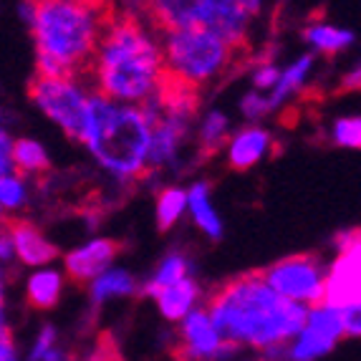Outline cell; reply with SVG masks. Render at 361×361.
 Listing matches in <instances>:
<instances>
[{
    "instance_id": "cell-1",
    "label": "cell",
    "mask_w": 361,
    "mask_h": 361,
    "mask_svg": "<svg viewBox=\"0 0 361 361\" xmlns=\"http://www.w3.org/2000/svg\"><path fill=\"white\" fill-rule=\"evenodd\" d=\"M220 338L235 349L260 351L268 361L286 359L288 341L306 324L308 308L268 288L260 271L235 276L210 290L202 306Z\"/></svg>"
},
{
    "instance_id": "cell-2",
    "label": "cell",
    "mask_w": 361,
    "mask_h": 361,
    "mask_svg": "<svg viewBox=\"0 0 361 361\" xmlns=\"http://www.w3.org/2000/svg\"><path fill=\"white\" fill-rule=\"evenodd\" d=\"M86 81L111 102L134 106L152 102L164 84L159 36L145 18L114 11L91 59Z\"/></svg>"
},
{
    "instance_id": "cell-3",
    "label": "cell",
    "mask_w": 361,
    "mask_h": 361,
    "mask_svg": "<svg viewBox=\"0 0 361 361\" xmlns=\"http://www.w3.org/2000/svg\"><path fill=\"white\" fill-rule=\"evenodd\" d=\"M114 0H33L28 23L38 76L86 78Z\"/></svg>"
},
{
    "instance_id": "cell-4",
    "label": "cell",
    "mask_w": 361,
    "mask_h": 361,
    "mask_svg": "<svg viewBox=\"0 0 361 361\" xmlns=\"http://www.w3.org/2000/svg\"><path fill=\"white\" fill-rule=\"evenodd\" d=\"M152 124L142 106L119 104L91 89L89 121L81 145L102 172L116 182H139L149 177Z\"/></svg>"
},
{
    "instance_id": "cell-5",
    "label": "cell",
    "mask_w": 361,
    "mask_h": 361,
    "mask_svg": "<svg viewBox=\"0 0 361 361\" xmlns=\"http://www.w3.org/2000/svg\"><path fill=\"white\" fill-rule=\"evenodd\" d=\"M164 78L190 91H202L223 78L245 51L210 28H182L159 33Z\"/></svg>"
},
{
    "instance_id": "cell-6",
    "label": "cell",
    "mask_w": 361,
    "mask_h": 361,
    "mask_svg": "<svg viewBox=\"0 0 361 361\" xmlns=\"http://www.w3.org/2000/svg\"><path fill=\"white\" fill-rule=\"evenodd\" d=\"M157 36L167 30L210 28L247 51L255 18L233 0H145V16Z\"/></svg>"
},
{
    "instance_id": "cell-7",
    "label": "cell",
    "mask_w": 361,
    "mask_h": 361,
    "mask_svg": "<svg viewBox=\"0 0 361 361\" xmlns=\"http://www.w3.org/2000/svg\"><path fill=\"white\" fill-rule=\"evenodd\" d=\"M28 99L54 127L61 129V134L81 145L91 104V86L86 78L33 73L28 81Z\"/></svg>"
},
{
    "instance_id": "cell-8",
    "label": "cell",
    "mask_w": 361,
    "mask_h": 361,
    "mask_svg": "<svg viewBox=\"0 0 361 361\" xmlns=\"http://www.w3.org/2000/svg\"><path fill=\"white\" fill-rule=\"evenodd\" d=\"M326 268H329V263L321 255L298 253V255H288V258H281L268 265V268H263L260 278L281 298L311 308L324 303Z\"/></svg>"
},
{
    "instance_id": "cell-9",
    "label": "cell",
    "mask_w": 361,
    "mask_h": 361,
    "mask_svg": "<svg viewBox=\"0 0 361 361\" xmlns=\"http://www.w3.org/2000/svg\"><path fill=\"white\" fill-rule=\"evenodd\" d=\"M334 260L326 268L324 303L336 308L361 306V235L356 228L334 238Z\"/></svg>"
},
{
    "instance_id": "cell-10",
    "label": "cell",
    "mask_w": 361,
    "mask_h": 361,
    "mask_svg": "<svg viewBox=\"0 0 361 361\" xmlns=\"http://www.w3.org/2000/svg\"><path fill=\"white\" fill-rule=\"evenodd\" d=\"M343 338L341 316L336 308L319 303L306 313V324L288 343L286 361H316L326 356Z\"/></svg>"
},
{
    "instance_id": "cell-11",
    "label": "cell",
    "mask_w": 361,
    "mask_h": 361,
    "mask_svg": "<svg viewBox=\"0 0 361 361\" xmlns=\"http://www.w3.org/2000/svg\"><path fill=\"white\" fill-rule=\"evenodd\" d=\"M235 346L220 338L210 316L202 306L192 308L180 321V349L177 361H220L235 354Z\"/></svg>"
},
{
    "instance_id": "cell-12",
    "label": "cell",
    "mask_w": 361,
    "mask_h": 361,
    "mask_svg": "<svg viewBox=\"0 0 361 361\" xmlns=\"http://www.w3.org/2000/svg\"><path fill=\"white\" fill-rule=\"evenodd\" d=\"M121 253H124V245L119 240L97 235V238L81 243V245H76L73 250H68L63 255V268H66L63 276L78 286L91 283L106 268H111Z\"/></svg>"
},
{
    "instance_id": "cell-13",
    "label": "cell",
    "mask_w": 361,
    "mask_h": 361,
    "mask_svg": "<svg viewBox=\"0 0 361 361\" xmlns=\"http://www.w3.org/2000/svg\"><path fill=\"white\" fill-rule=\"evenodd\" d=\"M6 225L13 243V258L18 263L28 265V268H46L61 255L59 247L28 217H11Z\"/></svg>"
},
{
    "instance_id": "cell-14",
    "label": "cell",
    "mask_w": 361,
    "mask_h": 361,
    "mask_svg": "<svg viewBox=\"0 0 361 361\" xmlns=\"http://www.w3.org/2000/svg\"><path fill=\"white\" fill-rule=\"evenodd\" d=\"M273 142H276V137L271 129L260 127V124H245L238 132H230L223 149L225 162L235 172H247L271 154Z\"/></svg>"
},
{
    "instance_id": "cell-15",
    "label": "cell",
    "mask_w": 361,
    "mask_h": 361,
    "mask_svg": "<svg viewBox=\"0 0 361 361\" xmlns=\"http://www.w3.org/2000/svg\"><path fill=\"white\" fill-rule=\"evenodd\" d=\"M187 192V212L192 217L195 228L205 235L207 240L217 243L223 240L225 225L223 217L217 212L215 202H212V187L205 180H195L190 187H185Z\"/></svg>"
},
{
    "instance_id": "cell-16",
    "label": "cell",
    "mask_w": 361,
    "mask_h": 361,
    "mask_svg": "<svg viewBox=\"0 0 361 361\" xmlns=\"http://www.w3.org/2000/svg\"><path fill=\"white\" fill-rule=\"evenodd\" d=\"M316 61H319V56L308 51V54H301L295 61H290L286 68H281V76H278L276 86L265 94L271 114H276V111H281L283 106H288L290 99L306 89L308 78H311L313 68H316Z\"/></svg>"
},
{
    "instance_id": "cell-17",
    "label": "cell",
    "mask_w": 361,
    "mask_h": 361,
    "mask_svg": "<svg viewBox=\"0 0 361 361\" xmlns=\"http://www.w3.org/2000/svg\"><path fill=\"white\" fill-rule=\"evenodd\" d=\"M149 298L157 303V308H159V313H162L164 319L180 324L187 313L192 311V308H197L200 298H202V286L197 283V278L190 276L172 286H164V288L154 290Z\"/></svg>"
},
{
    "instance_id": "cell-18",
    "label": "cell",
    "mask_w": 361,
    "mask_h": 361,
    "mask_svg": "<svg viewBox=\"0 0 361 361\" xmlns=\"http://www.w3.org/2000/svg\"><path fill=\"white\" fill-rule=\"evenodd\" d=\"M301 38L308 43L311 54L334 59V56L343 54V51H349L354 46L356 33L351 28H341V25L329 23V20H311L301 30Z\"/></svg>"
},
{
    "instance_id": "cell-19",
    "label": "cell",
    "mask_w": 361,
    "mask_h": 361,
    "mask_svg": "<svg viewBox=\"0 0 361 361\" xmlns=\"http://www.w3.org/2000/svg\"><path fill=\"white\" fill-rule=\"evenodd\" d=\"M66 286V276L59 268H33V273L25 281V303L33 311H51L59 306L61 293Z\"/></svg>"
},
{
    "instance_id": "cell-20",
    "label": "cell",
    "mask_w": 361,
    "mask_h": 361,
    "mask_svg": "<svg viewBox=\"0 0 361 361\" xmlns=\"http://www.w3.org/2000/svg\"><path fill=\"white\" fill-rule=\"evenodd\" d=\"M11 159L13 172L25 180H46V175L51 172L49 149L33 137H13Z\"/></svg>"
},
{
    "instance_id": "cell-21",
    "label": "cell",
    "mask_w": 361,
    "mask_h": 361,
    "mask_svg": "<svg viewBox=\"0 0 361 361\" xmlns=\"http://www.w3.org/2000/svg\"><path fill=\"white\" fill-rule=\"evenodd\" d=\"M230 137V116L220 109H207L195 127V147L200 159H210L225 149Z\"/></svg>"
},
{
    "instance_id": "cell-22",
    "label": "cell",
    "mask_w": 361,
    "mask_h": 361,
    "mask_svg": "<svg viewBox=\"0 0 361 361\" xmlns=\"http://www.w3.org/2000/svg\"><path fill=\"white\" fill-rule=\"evenodd\" d=\"M139 281L127 271V268H106L102 276H97L89 283V298L94 306L111 301V298H127V295H137Z\"/></svg>"
},
{
    "instance_id": "cell-23",
    "label": "cell",
    "mask_w": 361,
    "mask_h": 361,
    "mask_svg": "<svg viewBox=\"0 0 361 361\" xmlns=\"http://www.w3.org/2000/svg\"><path fill=\"white\" fill-rule=\"evenodd\" d=\"M190 276H195L192 258H190L185 250H169V253L159 260L154 273L139 286L137 295H152L154 290L164 288V286H172V283H177V281H182V278H190Z\"/></svg>"
},
{
    "instance_id": "cell-24",
    "label": "cell",
    "mask_w": 361,
    "mask_h": 361,
    "mask_svg": "<svg viewBox=\"0 0 361 361\" xmlns=\"http://www.w3.org/2000/svg\"><path fill=\"white\" fill-rule=\"evenodd\" d=\"M30 200H33L30 180L16 172L0 175V223H8L11 217H20V212L30 205Z\"/></svg>"
},
{
    "instance_id": "cell-25",
    "label": "cell",
    "mask_w": 361,
    "mask_h": 361,
    "mask_svg": "<svg viewBox=\"0 0 361 361\" xmlns=\"http://www.w3.org/2000/svg\"><path fill=\"white\" fill-rule=\"evenodd\" d=\"M187 212V192L180 185H162L157 190L154 197V217H157V230L159 233H169L180 223Z\"/></svg>"
},
{
    "instance_id": "cell-26",
    "label": "cell",
    "mask_w": 361,
    "mask_h": 361,
    "mask_svg": "<svg viewBox=\"0 0 361 361\" xmlns=\"http://www.w3.org/2000/svg\"><path fill=\"white\" fill-rule=\"evenodd\" d=\"M331 145L341 149H359L361 147V119L356 114L338 116L331 124Z\"/></svg>"
},
{
    "instance_id": "cell-27",
    "label": "cell",
    "mask_w": 361,
    "mask_h": 361,
    "mask_svg": "<svg viewBox=\"0 0 361 361\" xmlns=\"http://www.w3.org/2000/svg\"><path fill=\"white\" fill-rule=\"evenodd\" d=\"M240 114H243V119H245L247 124H258L260 119L271 116V109H268V99H265V94L253 91V89L247 91V94H243Z\"/></svg>"
},
{
    "instance_id": "cell-28",
    "label": "cell",
    "mask_w": 361,
    "mask_h": 361,
    "mask_svg": "<svg viewBox=\"0 0 361 361\" xmlns=\"http://www.w3.org/2000/svg\"><path fill=\"white\" fill-rule=\"evenodd\" d=\"M278 76H281V68H278L273 61H260L258 66L250 71V84H253V91L268 94V91L276 86Z\"/></svg>"
},
{
    "instance_id": "cell-29",
    "label": "cell",
    "mask_w": 361,
    "mask_h": 361,
    "mask_svg": "<svg viewBox=\"0 0 361 361\" xmlns=\"http://www.w3.org/2000/svg\"><path fill=\"white\" fill-rule=\"evenodd\" d=\"M8 268L0 265V341H13L11 324H8Z\"/></svg>"
},
{
    "instance_id": "cell-30",
    "label": "cell",
    "mask_w": 361,
    "mask_h": 361,
    "mask_svg": "<svg viewBox=\"0 0 361 361\" xmlns=\"http://www.w3.org/2000/svg\"><path fill=\"white\" fill-rule=\"evenodd\" d=\"M56 338H59V334H56V329L51 324L41 326V331H38L36 336V343H33V349H30L28 354V361H41L43 354L51 349V346H56Z\"/></svg>"
},
{
    "instance_id": "cell-31",
    "label": "cell",
    "mask_w": 361,
    "mask_h": 361,
    "mask_svg": "<svg viewBox=\"0 0 361 361\" xmlns=\"http://www.w3.org/2000/svg\"><path fill=\"white\" fill-rule=\"evenodd\" d=\"M11 147H13L11 129H0V175H8V172H13Z\"/></svg>"
},
{
    "instance_id": "cell-32",
    "label": "cell",
    "mask_w": 361,
    "mask_h": 361,
    "mask_svg": "<svg viewBox=\"0 0 361 361\" xmlns=\"http://www.w3.org/2000/svg\"><path fill=\"white\" fill-rule=\"evenodd\" d=\"M13 258V243H11V235H8V225L0 223V265H8Z\"/></svg>"
},
{
    "instance_id": "cell-33",
    "label": "cell",
    "mask_w": 361,
    "mask_h": 361,
    "mask_svg": "<svg viewBox=\"0 0 361 361\" xmlns=\"http://www.w3.org/2000/svg\"><path fill=\"white\" fill-rule=\"evenodd\" d=\"M233 3H238L240 8H245L253 18H258L260 13H263V8H265V0H233Z\"/></svg>"
},
{
    "instance_id": "cell-34",
    "label": "cell",
    "mask_w": 361,
    "mask_h": 361,
    "mask_svg": "<svg viewBox=\"0 0 361 361\" xmlns=\"http://www.w3.org/2000/svg\"><path fill=\"white\" fill-rule=\"evenodd\" d=\"M0 361H18L16 343H13V341H0Z\"/></svg>"
},
{
    "instance_id": "cell-35",
    "label": "cell",
    "mask_w": 361,
    "mask_h": 361,
    "mask_svg": "<svg viewBox=\"0 0 361 361\" xmlns=\"http://www.w3.org/2000/svg\"><path fill=\"white\" fill-rule=\"evenodd\" d=\"M0 129H11V114L3 104H0Z\"/></svg>"
}]
</instances>
